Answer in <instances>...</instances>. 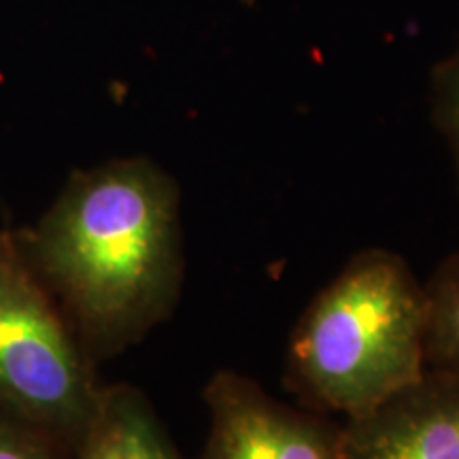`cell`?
Returning <instances> with one entry per match:
<instances>
[{"label": "cell", "instance_id": "1", "mask_svg": "<svg viewBox=\"0 0 459 459\" xmlns=\"http://www.w3.org/2000/svg\"><path fill=\"white\" fill-rule=\"evenodd\" d=\"M24 247L91 361L111 358L169 319L181 296L179 186L141 156L77 170Z\"/></svg>", "mask_w": 459, "mask_h": 459}, {"label": "cell", "instance_id": "2", "mask_svg": "<svg viewBox=\"0 0 459 459\" xmlns=\"http://www.w3.org/2000/svg\"><path fill=\"white\" fill-rule=\"evenodd\" d=\"M426 298L406 260L358 251L304 308L285 355V385L307 409L353 419L426 375Z\"/></svg>", "mask_w": 459, "mask_h": 459}, {"label": "cell", "instance_id": "3", "mask_svg": "<svg viewBox=\"0 0 459 459\" xmlns=\"http://www.w3.org/2000/svg\"><path fill=\"white\" fill-rule=\"evenodd\" d=\"M100 392L66 315L17 245L0 238V409L77 449Z\"/></svg>", "mask_w": 459, "mask_h": 459}, {"label": "cell", "instance_id": "4", "mask_svg": "<svg viewBox=\"0 0 459 459\" xmlns=\"http://www.w3.org/2000/svg\"><path fill=\"white\" fill-rule=\"evenodd\" d=\"M203 400L211 423L198 459H341L342 426L273 398L237 370H217Z\"/></svg>", "mask_w": 459, "mask_h": 459}, {"label": "cell", "instance_id": "5", "mask_svg": "<svg viewBox=\"0 0 459 459\" xmlns=\"http://www.w3.org/2000/svg\"><path fill=\"white\" fill-rule=\"evenodd\" d=\"M341 459H459V375L426 372L366 415L344 419Z\"/></svg>", "mask_w": 459, "mask_h": 459}, {"label": "cell", "instance_id": "6", "mask_svg": "<svg viewBox=\"0 0 459 459\" xmlns=\"http://www.w3.org/2000/svg\"><path fill=\"white\" fill-rule=\"evenodd\" d=\"M74 459H183L145 394L130 385L102 387L99 406Z\"/></svg>", "mask_w": 459, "mask_h": 459}, {"label": "cell", "instance_id": "7", "mask_svg": "<svg viewBox=\"0 0 459 459\" xmlns=\"http://www.w3.org/2000/svg\"><path fill=\"white\" fill-rule=\"evenodd\" d=\"M426 298V368L459 375V251L438 264L428 283Z\"/></svg>", "mask_w": 459, "mask_h": 459}, {"label": "cell", "instance_id": "8", "mask_svg": "<svg viewBox=\"0 0 459 459\" xmlns=\"http://www.w3.org/2000/svg\"><path fill=\"white\" fill-rule=\"evenodd\" d=\"M432 119L449 147L459 187V43L432 71Z\"/></svg>", "mask_w": 459, "mask_h": 459}, {"label": "cell", "instance_id": "9", "mask_svg": "<svg viewBox=\"0 0 459 459\" xmlns=\"http://www.w3.org/2000/svg\"><path fill=\"white\" fill-rule=\"evenodd\" d=\"M0 459H74V449L0 409Z\"/></svg>", "mask_w": 459, "mask_h": 459}]
</instances>
